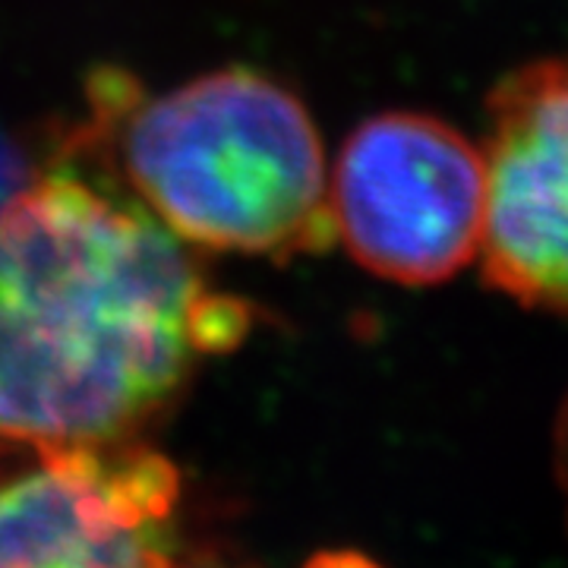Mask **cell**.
<instances>
[{"label": "cell", "instance_id": "277c9868", "mask_svg": "<svg viewBox=\"0 0 568 568\" xmlns=\"http://www.w3.org/2000/svg\"><path fill=\"white\" fill-rule=\"evenodd\" d=\"M178 499L142 439L32 455L0 477V568H171Z\"/></svg>", "mask_w": 568, "mask_h": 568}, {"label": "cell", "instance_id": "8992f818", "mask_svg": "<svg viewBox=\"0 0 568 568\" xmlns=\"http://www.w3.org/2000/svg\"><path fill=\"white\" fill-rule=\"evenodd\" d=\"M552 462H556V480L568 499V398L556 414V429H552Z\"/></svg>", "mask_w": 568, "mask_h": 568}, {"label": "cell", "instance_id": "6da1fadb", "mask_svg": "<svg viewBox=\"0 0 568 568\" xmlns=\"http://www.w3.org/2000/svg\"><path fill=\"white\" fill-rule=\"evenodd\" d=\"M250 325L118 183L44 171L0 203V458L140 439Z\"/></svg>", "mask_w": 568, "mask_h": 568}, {"label": "cell", "instance_id": "52a82bcc", "mask_svg": "<svg viewBox=\"0 0 568 568\" xmlns=\"http://www.w3.org/2000/svg\"><path fill=\"white\" fill-rule=\"evenodd\" d=\"M171 568H212V566H181V562H174Z\"/></svg>", "mask_w": 568, "mask_h": 568}, {"label": "cell", "instance_id": "3957f363", "mask_svg": "<svg viewBox=\"0 0 568 568\" xmlns=\"http://www.w3.org/2000/svg\"><path fill=\"white\" fill-rule=\"evenodd\" d=\"M328 219L335 246L369 275L405 287L448 282L480 250V145L436 114H373L328 171Z\"/></svg>", "mask_w": 568, "mask_h": 568}, {"label": "cell", "instance_id": "7a4b0ae2", "mask_svg": "<svg viewBox=\"0 0 568 568\" xmlns=\"http://www.w3.org/2000/svg\"><path fill=\"white\" fill-rule=\"evenodd\" d=\"M85 142L104 178L196 253L287 263L335 246L316 121L253 67L231 63L155 95L104 73Z\"/></svg>", "mask_w": 568, "mask_h": 568}, {"label": "cell", "instance_id": "5b68a950", "mask_svg": "<svg viewBox=\"0 0 568 568\" xmlns=\"http://www.w3.org/2000/svg\"><path fill=\"white\" fill-rule=\"evenodd\" d=\"M480 155L484 278L515 304L568 320V58L496 82Z\"/></svg>", "mask_w": 568, "mask_h": 568}]
</instances>
